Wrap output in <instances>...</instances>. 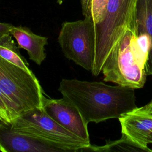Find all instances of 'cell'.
Masks as SVG:
<instances>
[{
	"instance_id": "1",
	"label": "cell",
	"mask_w": 152,
	"mask_h": 152,
	"mask_svg": "<svg viewBox=\"0 0 152 152\" xmlns=\"http://www.w3.org/2000/svg\"><path fill=\"white\" fill-rule=\"evenodd\" d=\"M58 90L78 109L87 124L119 119L137 107L134 89L119 85L63 78Z\"/></svg>"
},
{
	"instance_id": "2",
	"label": "cell",
	"mask_w": 152,
	"mask_h": 152,
	"mask_svg": "<svg viewBox=\"0 0 152 152\" xmlns=\"http://www.w3.org/2000/svg\"><path fill=\"white\" fill-rule=\"evenodd\" d=\"M137 0H109L102 20L94 24L95 54L91 73L97 76L114 45L131 30L133 32Z\"/></svg>"
},
{
	"instance_id": "3",
	"label": "cell",
	"mask_w": 152,
	"mask_h": 152,
	"mask_svg": "<svg viewBox=\"0 0 152 152\" xmlns=\"http://www.w3.org/2000/svg\"><path fill=\"white\" fill-rule=\"evenodd\" d=\"M11 129L51 142L65 152L83 151L91 144L73 134L51 118L41 108H34L16 117Z\"/></svg>"
},
{
	"instance_id": "4",
	"label": "cell",
	"mask_w": 152,
	"mask_h": 152,
	"mask_svg": "<svg viewBox=\"0 0 152 152\" xmlns=\"http://www.w3.org/2000/svg\"><path fill=\"white\" fill-rule=\"evenodd\" d=\"M0 88L12 102L18 116L43 107L46 97L35 75L0 56Z\"/></svg>"
},
{
	"instance_id": "5",
	"label": "cell",
	"mask_w": 152,
	"mask_h": 152,
	"mask_svg": "<svg viewBox=\"0 0 152 152\" xmlns=\"http://www.w3.org/2000/svg\"><path fill=\"white\" fill-rule=\"evenodd\" d=\"M134 37L128 30L114 45L102 69L103 81L134 89L143 87L147 75L135 55Z\"/></svg>"
},
{
	"instance_id": "6",
	"label": "cell",
	"mask_w": 152,
	"mask_h": 152,
	"mask_svg": "<svg viewBox=\"0 0 152 152\" xmlns=\"http://www.w3.org/2000/svg\"><path fill=\"white\" fill-rule=\"evenodd\" d=\"M58 41L66 58L91 72L95 54V30L91 18L64 22Z\"/></svg>"
},
{
	"instance_id": "7",
	"label": "cell",
	"mask_w": 152,
	"mask_h": 152,
	"mask_svg": "<svg viewBox=\"0 0 152 152\" xmlns=\"http://www.w3.org/2000/svg\"><path fill=\"white\" fill-rule=\"evenodd\" d=\"M55 122L82 140L90 142L87 125L78 109L62 97L59 99L46 97L42 107Z\"/></svg>"
},
{
	"instance_id": "8",
	"label": "cell",
	"mask_w": 152,
	"mask_h": 152,
	"mask_svg": "<svg viewBox=\"0 0 152 152\" xmlns=\"http://www.w3.org/2000/svg\"><path fill=\"white\" fill-rule=\"evenodd\" d=\"M0 151L2 152H65L48 141L13 131L0 122Z\"/></svg>"
},
{
	"instance_id": "9",
	"label": "cell",
	"mask_w": 152,
	"mask_h": 152,
	"mask_svg": "<svg viewBox=\"0 0 152 152\" xmlns=\"http://www.w3.org/2000/svg\"><path fill=\"white\" fill-rule=\"evenodd\" d=\"M121 132L141 146L150 150L152 144V112L144 106L137 107L118 119Z\"/></svg>"
},
{
	"instance_id": "10",
	"label": "cell",
	"mask_w": 152,
	"mask_h": 152,
	"mask_svg": "<svg viewBox=\"0 0 152 152\" xmlns=\"http://www.w3.org/2000/svg\"><path fill=\"white\" fill-rule=\"evenodd\" d=\"M10 34L17 41L19 48L25 49L29 59L40 65L46 59L45 46L48 45V37L34 33L30 28L23 26H14L11 28Z\"/></svg>"
},
{
	"instance_id": "11",
	"label": "cell",
	"mask_w": 152,
	"mask_h": 152,
	"mask_svg": "<svg viewBox=\"0 0 152 152\" xmlns=\"http://www.w3.org/2000/svg\"><path fill=\"white\" fill-rule=\"evenodd\" d=\"M133 33L145 34L150 40V50L145 69L152 75V0H138L136 5Z\"/></svg>"
},
{
	"instance_id": "12",
	"label": "cell",
	"mask_w": 152,
	"mask_h": 152,
	"mask_svg": "<svg viewBox=\"0 0 152 152\" xmlns=\"http://www.w3.org/2000/svg\"><path fill=\"white\" fill-rule=\"evenodd\" d=\"M0 56L13 64L33 74L27 60L21 54L19 48L8 33L0 37Z\"/></svg>"
},
{
	"instance_id": "13",
	"label": "cell",
	"mask_w": 152,
	"mask_h": 152,
	"mask_svg": "<svg viewBox=\"0 0 152 152\" xmlns=\"http://www.w3.org/2000/svg\"><path fill=\"white\" fill-rule=\"evenodd\" d=\"M83 151H152L136 143L127 136L122 134L120 139L115 141H106V143L102 146L90 144Z\"/></svg>"
},
{
	"instance_id": "14",
	"label": "cell",
	"mask_w": 152,
	"mask_h": 152,
	"mask_svg": "<svg viewBox=\"0 0 152 152\" xmlns=\"http://www.w3.org/2000/svg\"><path fill=\"white\" fill-rule=\"evenodd\" d=\"M109 0H81L82 14L91 18L94 24L103 19Z\"/></svg>"
},
{
	"instance_id": "15",
	"label": "cell",
	"mask_w": 152,
	"mask_h": 152,
	"mask_svg": "<svg viewBox=\"0 0 152 152\" xmlns=\"http://www.w3.org/2000/svg\"><path fill=\"white\" fill-rule=\"evenodd\" d=\"M17 116L12 102L0 88V122L11 125Z\"/></svg>"
},
{
	"instance_id": "16",
	"label": "cell",
	"mask_w": 152,
	"mask_h": 152,
	"mask_svg": "<svg viewBox=\"0 0 152 152\" xmlns=\"http://www.w3.org/2000/svg\"><path fill=\"white\" fill-rule=\"evenodd\" d=\"M13 25L11 24L0 22V37L4 34L10 33V31Z\"/></svg>"
},
{
	"instance_id": "17",
	"label": "cell",
	"mask_w": 152,
	"mask_h": 152,
	"mask_svg": "<svg viewBox=\"0 0 152 152\" xmlns=\"http://www.w3.org/2000/svg\"><path fill=\"white\" fill-rule=\"evenodd\" d=\"M144 106V107L145 108V109L147 110H148V112H152V99L148 103H147V104H145Z\"/></svg>"
},
{
	"instance_id": "18",
	"label": "cell",
	"mask_w": 152,
	"mask_h": 152,
	"mask_svg": "<svg viewBox=\"0 0 152 152\" xmlns=\"http://www.w3.org/2000/svg\"><path fill=\"white\" fill-rule=\"evenodd\" d=\"M64 1H65V0H57V2H58V4L61 5V4L63 3V2H64Z\"/></svg>"
}]
</instances>
